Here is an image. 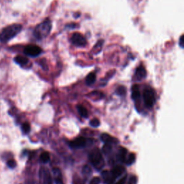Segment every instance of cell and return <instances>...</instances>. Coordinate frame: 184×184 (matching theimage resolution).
I'll use <instances>...</instances> for the list:
<instances>
[{
    "label": "cell",
    "instance_id": "cell-1",
    "mask_svg": "<svg viewBox=\"0 0 184 184\" xmlns=\"http://www.w3.org/2000/svg\"><path fill=\"white\" fill-rule=\"evenodd\" d=\"M22 29V26L19 24H13L4 28L0 32V42L7 43L8 41L17 36V34L21 32Z\"/></svg>",
    "mask_w": 184,
    "mask_h": 184
},
{
    "label": "cell",
    "instance_id": "cell-2",
    "mask_svg": "<svg viewBox=\"0 0 184 184\" xmlns=\"http://www.w3.org/2000/svg\"><path fill=\"white\" fill-rule=\"evenodd\" d=\"M52 28L51 22L49 19H46L45 21L37 26L33 31V35L37 40H43L46 38L51 32Z\"/></svg>",
    "mask_w": 184,
    "mask_h": 184
},
{
    "label": "cell",
    "instance_id": "cell-3",
    "mask_svg": "<svg viewBox=\"0 0 184 184\" xmlns=\"http://www.w3.org/2000/svg\"><path fill=\"white\" fill-rule=\"evenodd\" d=\"M89 160L94 167L97 170L102 169L104 166V161L102 154L99 149H94L91 152L89 155Z\"/></svg>",
    "mask_w": 184,
    "mask_h": 184
},
{
    "label": "cell",
    "instance_id": "cell-4",
    "mask_svg": "<svg viewBox=\"0 0 184 184\" xmlns=\"http://www.w3.org/2000/svg\"><path fill=\"white\" fill-rule=\"evenodd\" d=\"M24 53L26 55L30 57H37L42 53V49L38 45H28L24 48Z\"/></svg>",
    "mask_w": 184,
    "mask_h": 184
},
{
    "label": "cell",
    "instance_id": "cell-5",
    "mask_svg": "<svg viewBox=\"0 0 184 184\" xmlns=\"http://www.w3.org/2000/svg\"><path fill=\"white\" fill-rule=\"evenodd\" d=\"M143 99L146 107H152L155 101L154 92L151 88H147L143 92Z\"/></svg>",
    "mask_w": 184,
    "mask_h": 184
},
{
    "label": "cell",
    "instance_id": "cell-6",
    "mask_svg": "<svg viewBox=\"0 0 184 184\" xmlns=\"http://www.w3.org/2000/svg\"><path fill=\"white\" fill-rule=\"evenodd\" d=\"M71 41L73 45L78 47H84L87 43L85 37L82 35L81 34L79 33V32H76V33L73 35L71 38Z\"/></svg>",
    "mask_w": 184,
    "mask_h": 184
},
{
    "label": "cell",
    "instance_id": "cell-7",
    "mask_svg": "<svg viewBox=\"0 0 184 184\" xmlns=\"http://www.w3.org/2000/svg\"><path fill=\"white\" fill-rule=\"evenodd\" d=\"M40 179L41 184H52L51 176L48 170L42 168L40 170Z\"/></svg>",
    "mask_w": 184,
    "mask_h": 184
},
{
    "label": "cell",
    "instance_id": "cell-8",
    "mask_svg": "<svg viewBox=\"0 0 184 184\" xmlns=\"http://www.w3.org/2000/svg\"><path fill=\"white\" fill-rule=\"evenodd\" d=\"M86 140L83 137H78L70 142V146L73 148H83L86 145Z\"/></svg>",
    "mask_w": 184,
    "mask_h": 184
},
{
    "label": "cell",
    "instance_id": "cell-9",
    "mask_svg": "<svg viewBox=\"0 0 184 184\" xmlns=\"http://www.w3.org/2000/svg\"><path fill=\"white\" fill-rule=\"evenodd\" d=\"M147 72L145 68L142 66H140L136 69L135 71V77L138 80H142L146 77Z\"/></svg>",
    "mask_w": 184,
    "mask_h": 184
},
{
    "label": "cell",
    "instance_id": "cell-10",
    "mask_svg": "<svg viewBox=\"0 0 184 184\" xmlns=\"http://www.w3.org/2000/svg\"><path fill=\"white\" fill-rule=\"evenodd\" d=\"M101 175H102V178L104 179V181L107 183L113 182V181L115 179L114 178V176H112V173L109 172L108 170H104V171L102 172Z\"/></svg>",
    "mask_w": 184,
    "mask_h": 184
},
{
    "label": "cell",
    "instance_id": "cell-11",
    "mask_svg": "<svg viewBox=\"0 0 184 184\" xmlns=\"http://www.w3.org/2000/svg\"><path fill=\"white\" fill-rule=\"evenodd\" d=\"M125 171V168L122 166H116L115 168H114L111 171L112 176H114V178H117V177L120 176Z\"/></svg>",
    "mask_w": 184,
    "mask_h": 184
},
{
    "label": "cell",
    "instance_id": "cell-12",
    "mask_svg": "<svg viewBox=\"0 0 184 184\" xmlns=\"http://www.w3.org/2000/svg\"><path fill=\"white\" fill-rule=\"evenodd\" d=\"M101 140L105 142V144H112L115 142V139L108 134H102L101 135Z\"/></svg>",
    "mask_w": 184,
    "mask_h": 184
},
{
    "label": "cell",
    "instance_id": "cell-13",
    "mask_svg": "<svg viewBox=\"0 0 184 184\" xmlns=\"http://www.w3.org/2000/svg\"><path fill=\"white\" fill-rule=\"evenodd\" d=\"M14 61L17 63V64L20 65V66H25L27 64V63L29 60L26 57L22 55H17L14 58Z\"/></svg>",
    "mask_w": 184,
    "mask_h": 184
},
{
    "label": "cell",
    "instance_id": "cell-14",
    "mask_svg": "<svg viewBox=\"0 0 184 184\" xmlns=\"http://www.w3.org/2000/svg\"><path fill=\"white\" fill-rule=\"evenodd\" d=\"M140 96L139 87L137 85H134L132 87V99H133L134 100H137V99L140 98Z\"/></svg>",
    "mask_w": 184,
    "mask_h": 184
},
{
    "label": "cell",
    "instance_id": "cell-15",
    "mask_svg": "<svg viewBox=\"0 0 184 184\" xmlns=\"http://www.w3.org/2000/svg\"><path fill=\"white\" fill-rule=\"evenodd\" d=\"M96 73H90L89 74L86 76V84H87V85H88V86L92 85V84H94L95 81H96Z\"/></svg>",
    "mask_w": 184,
    "mask_h": 184
},
{
    "label": "cell",
    "instance_id": "cell-16",
    "mask_svg": "<svg viewBox=\"0 0 184 184\" xmlns=\"http://www.w3.org/2000/svg\"><path fill=\"white\" fill-rule=\"evenodd\" d=\"M77 109H78V112H79V114L81 117H84V118L88 117V111L85 107H83L82 105H79L77 107Z\"/></svg>",
    "mask_w": 184,
    "mask_h": 184
},
{
    "label": "cell",
    "instance_id": "cell-17",
    "mask_svg": "<svg viewBox=\"0 0 184 184\" xmlns=\"http://www.w3.org/2000/svg\"><path fill=\"white\" fill-rule=\"evenodd\" d=\"M126 155H127V150L124 148H121L119 151L118 157L120 161L122 162H125L126 161Z\"/></svg>",
    "mask_w": 184,
    "mask_h": 184
},
{
    "label": "cell",
    "instance_id": "cell-18",
    "mask_svg": "<svg viewBox=\"0 0 184 184\" xmlns=\"http://www.w3.org/2000/svg\"><path fill=\"white\" fill-rule=\"evenodd\" d=\"M53 176H54V178H55V179L56 182L61 183L62 176H61V174H60V171L59 170V169H58V168H54Z\"/></svg>",
    "mask_w": 184,
    "mask_h": 184
},
{
    "label": "cell",
    "instance_id": "cell-19",
    "mask_svg": "<svg viewBox=\"0 0 184 184\" xmlns=\"http://www.w3.org/2000/svg\"><path fill=\"white\" fill-rule=\"evenodd\" d=\"M135 158H136V156H135V153H130V154L129 155V156L127 158H126V161H125V163H126L127 165H132L134 162L135 161Z\"/></svg>",
    "mask_w": 184,
    "mask_h": 184
},
{
    "label": "cell",
    "instance_id": "cell-20",
    "mask_svg": "<svg viewBox=\"0 0 184 184\" xmlns=\"http://www.w3.org/2000/svg\"><path fill=\"white\" fill-rule=\"evenodd\" d=\"M50 158H51V156H50V154L47 152L43 153L40 155L41 161L44 163H47L50 161Z\"/></svg>",
    "mask_w": 184,
    "mask_h": 184
},
{
    "label": "cell",
    "instance_id": "cell-21",
    "mask_svg": "<svg viewBox=\"0 0 184 184\" xmlns=\"http://www.w3.org/2000/svg\"><path fill=\"white\" fill-rule=\"evenodd\" d=\"M127 91H126V88L123 86H120L117 88L116 90V94L119 95V96H124L126 94Z\"/></svg>",
    "mask_w": 184,
    "mask_h": 184
},
{
    "label": "cell",
    "instance_id": "cell-22",
    "mask_svg": "<svg viewBox=\"0 0 184 184\" xmlns=\"http://www.w3.org/2000/svg\"><path fill=\"white\" fill-rule=\"evenodd\" d=\"M82 171H83V174L84 175V176H87V177L89 176L92 173V169H91V168L88 166H84Z\"/></svg>",
    "mask_w": 184,
    "mask_h": 184
},
{
    "label": "cell",
    "instance_id": "cell-23",
    "mask_svg": "<svg viewBox=\"0 0 184 184\" xmlns=\"http://www.w3.org/2000/svg\"><path fill=\"white\" fill-rule=\"evenodd\" d=\"M22 131H23L24 133L27 134L28 133H30V125L29 123H27V122L24 123V124L22 125Z\"/></svg>",
    "mask_w": 184,
    "mask_h": 184
},
{
    "label": "cell",
    "instance_id": "cell-24",
    "mask_svg": "<svg viewBox=\"0 0 184 184\" xmlns=\"http://www.w3.org/2000/svg\"><path fill=\"white\" fill-rule=\"evenodd\" d=\"M102 150H103V153L106 155H107L108 153H109L110 152H111L112 147H111V145H110V144H105L103 146Z\"/></svg>",
    "mask_w": 184,
    "mask_h": 184
},
{
    "label": "cell",
    "instance_id": "cell-25",
    "mask_svg": "<svg viewBox=\"0 0 184 184\" xmlns=\"http://www.w3.org/2000/svg\"><path fill=\"white\" fill-rule=\"evenodd\" d=\"M90 125L93 127H97L100 125V122H99V120H98V119L94 118V119H93L92 120L90 121Z\"/></svg>",
    "mask_w": 184,
    "mask_h": 184
},
{
    "label": "cell",
    "instance_id": "cell-26",
    "mask_svg": "<svg viewBox=\"0 0 184 184\" xmlns=\"http://www.w3.org/2000/svg\"><path fill=\"white\" fill-rule=\"evenodd\" d=\"M73 184H84V181L79 177L74 176L73 179Z\"/></svg>",
    "mask_w": 184,
    "mask_h": 184
},
{
    "label": "cell",
    "instance_id": "cell-27",
    "mask_svg": "<svg viewBox=\"0 0 184 184\" xmlns=\"http://www.w3.org/2000/svg\"><path fill=\"white\" fill-rule=\"evenodd\" d=\"M137 176H133L130 177V178L129 179V181L127 184H137Z\"/></svg>",
    "mask_w": 184,
    "mask_h": 184
},
{
    "label": "cell",
    "instance_id": "cell-28",
    "mask_svg": "<svg viewBox=\"0 0 184 184\" xmlns=\"http://www.w3.org/2000/svg\"><path fill=\"white\" fill-rule=\"evenodd\" d=\"M100 178L99 177H94L92 180H91L89 184H99L100 183Z\"/></svg>",
    "mask_w": 184,
    "mask_h": 184
},
{
    "label": "cell",
    "instance_id": "cell-29",
    "mask_svg": "<svg viewBox=\"0 0 184 184\" xmlns=\"http://www.w3.org/2000/svg\"><path fill=\"white\" fill-rule=\"evenodd\" d=\"M7 166L8 167H10V168H14L16 167V163H15L14 161H13V160H10L7 162Z\"/></svg>",
    "mask_w": 184,
    "mask_h": 184
},
{
    "label": "cell",
    "instance_id": "cell-30",
    "mask_svg": "<svg viewBox=\"0 0 184 184\" xmlns=\"http://www.w3.org/2000/svg\"><path fill=\"white\" fill-rule=\"evenodd\" d=\"M126 181H127V176H125L122 178H121L120 180L117 183H116L115 184H125V183H126Z\"/></svg>",
    "mask_w": 184,
    "mask_h": 184
},
{
    "label": "cell",
    "instance_id": "cell-31",
    "mask_svg": "<svg viewBox=\"0 0 184 184\" xmlns=\"http://www.w3.org/2000/svg\"><path fill=\"white\" fill-rule=\"evenodd\" d=\"M183 35H182L180 37V39H179V45H180V47L181 48H183V46H184V44H183Z\"/></svg>",
    "mask_w": 184,
    "mask_h": 184
}]
</instances>
